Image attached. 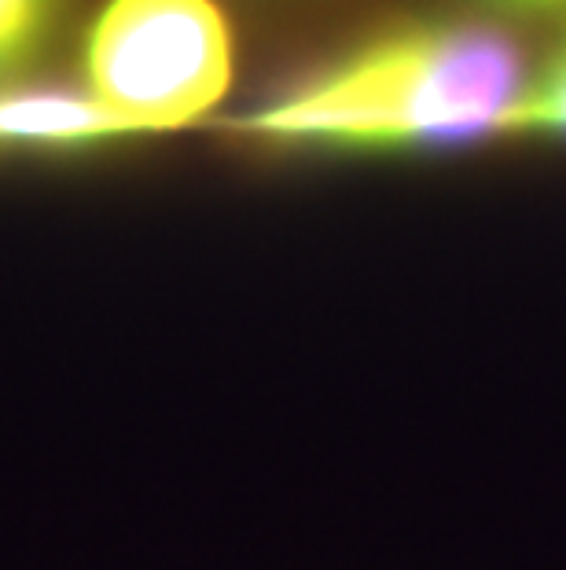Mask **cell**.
Instances as JSON below:
<instances>
[{
  "label": "cell",
  "instance_id": "cell-5",
  "mask_svg": "<svg viewBox=\"0 0 566 570\" xmlns=\"http://www.w3.org/2000/svg\"><path fill=\"white\" fill-rule=\"evenodd\" d=\"M508 129L566 144V41L556 48L545 70L534 81H526V92L515 107Z\"/></svg>",
  "mask_w": 566,
  "mask_h": 570
},
{
  "label": "cell",
  "instance_id": "cell-4",
  "mask_svg": "<svg viewBox=\"0 0 566 570\" xmlns=\"http://www.w3.org/2000/svg\"><path fill=\"white\" fill-rule=\"evenodd\" d=\"M63 11V0H0V81L30 67Z\"/></svg>",
  "mask_w": 566,
  "mask_h": 570
},
{
  "label": "cell",
  "instance_id": "cell-1",
  "mask_svg": "<svg viewBox=\"0 0 566 570\" xmlns=\"http://www.w3.org/2000/svg\"><path fill=\"white\" fill-rule=\"evenodd\" d=\"M526 92L523 56L475 19H413L312 70L244 129L287 148L453 151L508 129Z\"/></svg>",
  "mask_w": 566,
  "mask_h": 570
},
{
  "label": "cell",
  "instance_id": "cell-3",
  "mask_svg": "<svg viewBox=\"0 0 566 570\" xmlns=\"http://www.w3.org/2000/svg\"><path fill=\"white\" fill-rule=\"evenodd\" d=\"M126 132L89 92L0 96V140L11 144H92Z\"/></svg>",
  "mask_w": 566,
  "mask_h": 570
},
{
  "label": "cell",
  "instance_id": "cell-6",
  "mask_svg": "<svg viewBox=\"0 0 566 570\" xmlns=\"http://www.w3.org/2000/svg\"><path fill=\"white\" fill-rule=\"evenodd\" d=\"M493 8L519 11V16H548V11H566V0H489Z\"/></svg>",
  "mask_w": 566,
  "mask_h": 570
},
{
  "label": "cell",
  "instance_id": "cell-2",
  "mask_svg": "<svg viewBox=\"0 0 566 570\" xmlns=\"http://www.w3.org/2000/svg\"><path fill=\"white\" fill-rule=\"evenodd\" d=\"M86 75L126 132L177 129L228 92L232 33L214 0H111L89 30Z\"/></svg>",
  "mask_w": 566,
  "mask_h": 570
}]
</instances>
